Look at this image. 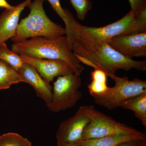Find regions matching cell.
<instances>
[{
    "label": "cell",
    "instance_id": "6da1fadb",
    "mask_svg": "<svg viewBox=\"0 0 146 146\" xmlns=\"http://www.w3.org/2000/svg\"><path fill=\"white\" fill-rule=\"evenodd\" d=\"M72 50L80 63L95 68H99L106 73L107 76L116 75L118 70L128 71L135 69L146 70V60L137 61L124 56L112 48L108 43L97 46H84L74 41Z\"/></svg>",
    "mask_w": 146,
    "mask_h": 146
},
{
    "label": "cell",
    "instance_id": "7a4b0ae2",
    "mask_svg": "<svg viewBox=\"0 0 146 146\" xmlns=\"http://www.w3.org/2000/svg\"><path fill=\"white\" fill-rule=\"evenodd\" d=\"M11 50L18 54L34 58L64 60L79 76L84 70V67L73 52L72 44L66 35L56 39L39 36L13 42Z\"/></svg>",
    "mask_w": 146,
    "mask_h": 146
},
{
    "label": "cell",
    "instance_id": "3957f363",
    "mask_svg": "<svg viewBox=\"0 0 146 146\" xmlns=\"http://www.w3.org/2000/svg\"><path fill=\"white\" fill-rule=\"evenodd\" d=\"M73 30L74 41L80 44L94 46L108 43L115 36L146 32V11L136 17L129 11L120 20L100 27L84 26L76 21Z\"/></svg>",
    "mask_w": 146,
    "mask_h": 146
},
{
    "label": "cell",
    "instance_id": "277c9868",
    "mask_svg": "<svg viewBox=\"0 0 146 146\" xmlns=\"http://www.w3.org/2000/svg\"><path fill=\"white\" fill-rule=\"evenodd\" d=\"M44 1L34 0L29 6L28 16L21 20L15 35L11 39L13 42L39 36L56 39L66 35L65 28L47 16L43 6Z\"/></svg>",
    "mask_w": 146,
    "mask_h": 146
},
{
    "label": "cell",
    "instance_id": "5b68a950",
    "mask_svg": "<svg viewBox=\"0 0 146 146\" xmlns=\"http://www.w3.org/2000/svg\"><path fill=\"white\" fill-rule=\"evenodd\" d=\"M109 77L115 82V85L105 94L92 97L96 104L110 110L120 107L126 100L146 93L145 80L138 78L129 80L127 77H119L116 75Z\"/></svg>",
    "mask_w": 146,
    "mask_h": 146
},
{
    "label": "cell",
    "instance_id": "8992f818",
    "mask_svg": "<svg viewBox=\"0 0 146 146\" xmlns=\"http://www.w3.org/2000/svg\"><path fill=\"white\" fill-rule=\"evenodd\" d=\"M81 85L80 76L75 73L57 77L54 82L51 102L48 108L57 113L74 107L82 97L79 90Z\"/></svg>",
    "mask_w": 146,
    "mask_h": 146
},
{
    "label": "cell",
    "instance_id": "52a82bcc",
    "mask_svg": "<svg viewBox=\"0 0 146 146\" xmlns=\"http://www.w3.org/2000/svg\"><path fill=\"white\" fill-rule=\"evenodd\" d=\"M88 113L90 122L84 131L80 140L96 139L116 134L143 133L119 122L104 113L98 111L94 106H88Z\"/></svg>",
    "mask_w": 146,
    "mask_h": 146
},
{
    "label": "cell",
    "instance_id": "ba28073f",
    "mask_svg": "<svg viewBox=\"0 0 146 146\" xmlns=\"http://www.w3.org/2000/svg\"><path fill=\"white\" fill-rule=\"evenodd\" d=\"M90 121L88 106H82L74 115L60 124L56 133L57 142L73 144L80 141Z\"/></svg>",
    "mask_w": 146,
    "mask_h": 146
},
{
    "label": "cell",
    "instance_id": "9c48e42d",
    "mask_svg": "<svg viewBox=\"0 0 146 146\" xmlns=\"http://www.w3.org/2000/svg\"><path fill=\"white\" fill-rule=\"evenodd\" d=\"M108 43L129 59L146 56V32L115 36Z\"/></svg>",
    "mask_w": 146,
    "mask_h": 146
},
{
    "label": "cell",
    "instance_id": "30bf717a",
    "mask_svg": "<svg viewBox=\"0 0 146 146\" xmlns=\"http://www.w3.org/2000/svg\"><path fill=\"white\" fill-rule=\"evenodd\" d=\"M20 55L24 62L33 66L43 79L49 84L56 77L75 73L72 68L64 60L40 59L25 55Z\"/></svg>",
    "mask_w": 146,
    "mask_h": 146
},
{
    "label": "cell",
    "instance_id": "8fae6325",
    "mask_svg": "<svg viewBox=\"0 0 146 146\" xmlns=\"http://www.w3.org/2000/svg\"><path fill=\"white\" fill-rule=\"evenodd\" d=\"M18 72L24 82L33 88L37 96L44 101L48 107L52 98V88L50 84L46 82L35 68L29 63L24 62Z\"/></svg>",
    "mask_w": 146,
    "mask_h": 146
},
{
    "label": "cell",
    "instance_id": "7c38bea8",
    "mask_svg": "<svg viewBox=\"0 0 146 146\" xmlns=\"http://www.w3.org/2000/svg\"><path fill=\"white\" fill-rule=\"evenodd\" d=\"M32 0L14 6L11 9H5L0 15V45L15 35L21 13L31 3Z\"/></svg>",
    "mask_w": 146,
    "mask_h": 146
},
{
    "label": "cell",
    "instance_id": "4fadbf2b",
    "mask_svg": "<svg viewBox=\"0 0 146 146\" xmlns=\"http://www.w3.org/2000/svg\"><path fill=\"white\" fill-rule=\"evenodd\" d=\"M146 137V133L120 134L89 140H80L72 145L84 146H117L124 141Z\"/></svg>",
    "mask_w": 146,
    "mask_h": 146
},
{
    "label": "cell",
    "instance_id": "5bb4252c",
    "mask_svg": "<svg viewBox=\"0 0 146 146\" xmlns=\"http://www.w3.org/2000/svg\"><path fill=\"white\" fill-rule=\"evenodd\" d=\"M120 107L133 111L136 117L146 127V93L126 100L122 103Z\"/></svg>",
    "mask_w": 146,
    "mask_h": 146
},
{
    "label": "cell",
    "instance_id": "9a60e30c",
    "mask_svg": "<svg viewBox=\"0 0 146 146\" xmlns=\"http://www.w3.org/2000/svg\"><path fill=\"white\" fill-rule=\"evenodd\" d=\"M25 82L19 73L0 59V91L10 88L13 84Z\"/></svg>",
    "mask_w": 146,
    "mask_h": 146
},
{
    "label": "cell",
    "instance_id": "2e32d148",
    "mask_svg": "<svg viewBox=\"0 0 146 146\" xmlns=\"http://www.w3.org/2000/svg\"><path fill=\"white\" fill-rule=\"evenodd\" d=\"M50 5L53 9L64 22L65 25L66 36L71 44L74 40L73 26L75 18L68 9H63L60 5L59 0H47Z\"/></svg>",
    "mask_w": 146,
    "mask_h": 146
},
{
    "label": "cell",
    "instance_id": "e0dca14e",
    "mask_svg": "<svg viewBox=\"0 0 146 146\" xmlns=\"http://www.w3.org/2000/svg\"><path fill=\"white\" fill-rule=\"evenodd\" d=\"M107 75L104 71L95 68L91 73V81L88 85L89 93L92 96L105 94L109 89L107 86Z\"/></svg>",
    "mask_w": 146,
    "mask_h": 146
},
{
    "label": "cell",
    "instance_id": "ac0fdd59",
    "mask_svg": "<svg viewBox=\"0 0 146 146\" xmlns=\"http://www.w3.org/2000/svg\"><path fill=\"white\" fill-rule=\"evenodd\" d=\"M0 59L17 72L24 63L21 55L9 50L5 42L0 45Z\"/></svg>",
    "mask_w": 146,
    "mask_h": 146
},
{
    "label": "cell",
    "instance_id": "d6986e66",
    "mask_svg": "<svg viewBox=\"0 0 146 146\" xmlns=\"http://www.w3.org/2000/svg\"><path fill=\"white\" fill-rule=\"evenodd\" d=\"M0 146H32V144L18 133L8 132L0 136Z\"/></svg>",
    "mask_w": 146,
    "mask_h": 146
},
{
    "label": "cell",
    "instance_id": "ffe728a7",
    "mask_svg": "<svg viewBox=\"0 0 146 146\" xmlns=\"http://www.w3.org/2000/svg\"><path fill=\"white\" fill-rule=\"evenodd\" d=\"M70 2L75 10L77 17L80 21L85 19L93 6V3L90 0H70Z\"/></svg>",
    "mask_w": 146,
    "mask_h": 146
},
{
    "label": "cell",
    "instance_id": "44dd1931",
    "mask_svg": "<svg viewBox=\"0 0 146 146\" xmlns=\"http://www.w3.org/2000/svg\"><path fill=\"white\" fill-rule=\"evenodd\" d=\"M130 4L131 10L135 17L141 15L146 11V0H128Z\"/></svg>",
    "mask_w": 146,
    "mask_h": 146
},
{
    "label": "cell",
    "instance_id": "7402d4cb",
    "mask_svg": "<svg viewBox=\"0 0 146 146\" xmlns=\"http://www.w3.org/2000/svg\"><path fill=\"white\" fill-rule=\"evenodd\" d=\"M146 138L124 141L117 146H146Z\"/></svg>",
    "mask_w": 146,
    "mask_h": 146
},
{
    "label": "cell",
    "instance_id": "603a6c76",
    "mask_svg": "<svg viewBox=\"0 0 146 146\" xmlns=\"http://www.w3.org/2000/svg\"><path fill=\"white\" fill-rule=\"evenodd\" d=\"M14 7V6L9 4L6 0H0V7L4 8L5 9H11Z\"/></svg>",
    "mask_w": 146,
    "mask_h": 146
},
{
    "label": "cell",
    "instance_id": "cb8c5ba5",
    "mask_svg": "<svg viewBox=\"0 0 146 146\" xmlns=\"http://www.w3.org/2000/svg\"><path fill=\"white\" fill-rule=\"evenodd\" d=\"M57 146H84L82 145H72V144L66 143H63V142H59L57 141Z\"/></svg>",
    "mask_w": 146,
    "mask_h": 146
}]
</instances>
